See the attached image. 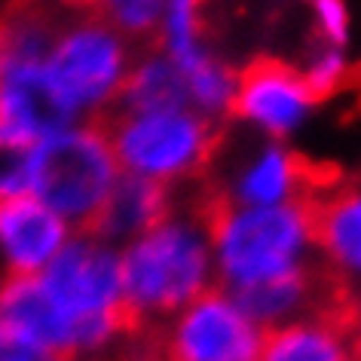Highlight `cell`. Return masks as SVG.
<instances>
[{
	"mask_svg": "<svg viewBox=\"0 0 361 361\" xmlns=\"http://www.w3.org/2000/svg\"><path fill=\"white\" fill-rule=\"evenodd\" d=\"M153 361H251L255 324L221 285H205L175 322H150L144 331Z\"/></svg>",
	"mask_w": 361,
	"mask_h": 361,
	"instance_id": "obj_4",
	"label": "cell"
},
{
	"mask_svg": "<svg viewBox=\"0 0 361 361\" xmlns=\"http://www.w3.org/2000/svg\"><path fill=\"white\" fill-rule=\"evenodd\" d=\"M77 107L56 86L47 65H6L0 68V116L6 123L31 132L34 138H49L65 132Z\"/></svg>",
	"mask_w": 361,
	"mask_h": 361,
	"instance_id": "obj_13",
	"label": "cell"
},
{
	"mask_svg": "<svg viewBox=\"0 0 361 361\" xmlns=\"http://www.w3.org/2000/svg\"><path fill=\"white\" fill-rule=\"evenodd\" d=\"M47 71L74 107H98L123 83L129 59L123 40L111 28L80 16V22L71 25L56 43Z\"/></svg>",
	"mask_w": 361,
	"mask_h": 361,
	"instance_id": "obj_6",
	"label": "cell"
},
{
	"mask_svg": "<svg viewBox=\"0 0 361 361\" xmlns=\"http://www.w3.org/2000/svg\"><path fill=\"white\" fill-rule=\"evenodd\" d=\"M116 361H135L132 355H123V358H116Z\"/></svg>",
	"mask_w": 361,
	"mask_h": 361,
	"instance_id": "obj_20",
	"label": "cell"
},
{
	"mask_svg": "<svg viewBox=\"0 0 361 361\" xmlns=\"http://www.w3.org/2000/svg\"><path fill=\"white\" fill-rule=\"evenodd\" d=\"M205 276L202 230L190 218H178V212L135 239L120 260L123 297L150 322H166L169 312L193 300L205 288Z\"/></svg>",
	"mask_w": 361,
	"mask_h": 361,
	"instance_id": "obj_2",
	"label": "cell"
},
{
	"mask_svg": "<svg viewBox=\"0 0 361 361\" xmlns=\"http://www.w3.org/2000/svg\"><path fill=\"white\" fill-rule=\"evenodd\" d=\"M312 104L315 102L303 71L276 56H255L233 74L227 116L255 120L269 135L285 138Z\"/></svg>",
	"mask_w": 361,
	"mask_h": 361,
	"instance_id": "obj_7",
	"label": "cell"
},
{
	"mask_svg": "<svg viewBox=\"0 0 361 361\" xmlns=\"http://www.w3.org/2000/svg\"><path fill=\"white\" fill-rule=\"evenodd\" d=\"M0 328L37 343L56 355L74 361L77 315H68L52 300L40 273H10L0 285Z\"/></svg>",
	"mask_w": 361,
	"mask_h": 361,
	"instance_id": "obj_11",
	"label": "cell"
},
{
	"mask_svg": "<svg viewBox=\"0 0 361 361\" xmlns=\"http://www.w3.org/2000/svg\"><path fill=\"white\" fill-rule=\"evenodd\" d=\"M251 361H361V300L328 315L267 328Z\"/></svg>",
	"mask_w": 361,
	"mask_h": 361,
	"instance_id": "obj_9",
	"label": "cell"
},
{
	"mask_svg": "<svg viewBox=\"0 0 361 361\" xmlns=\"http://www.w3.org/2000/svg\"><path fill=\"white\" fill-rule=\"evenodd\" d=\"M310 4L315 10V22H319L322 37H328L331 47L340 49L343 43H346V28H349L343 0H310Z\"/></svg>",
	"mask_w": 361,
	"mask_h": 361,
	"instance_id": "obj_17",
	"label": "cell"
},
{
	"mask_svg": "<svg viewBox=\"0 0 361 361\" xmlns=\"http://www.w3.org/2000/svg\"><path fill=\"white\" fill-rule=\"evenodd\" d=\"M49 297L68 315L104 312L123 294L120 257L95 239L80 236L61 245L49 260L47 276H40Z\"/></svg>",
	"mask_w": 361,
	"mask_h": 361,
	"instance_id": "obj_8",
	"label": "cell"
},
{
	"mask_svg": "<svg viewBox=\"0 0 361 361\" xmlns=\"http://www.w3.org/2000/svg\"><path fill=\"white\" fill-rule=\"evenodd\" d=\"M37 138L0 116V196L22 193L31 187V166Z\"/></svg>",
	"mask_w": 361,
	"mask_h": 361,
	"instance_id": "obj_16",
	"label": "cell"
},
{
	"mask_svg": "<svg viewBox=\"0 0 361 361\" xmlns=\"http://www.w3.org/2000/svg\"><path fill=\"white\" fill-rule=\"evenodd\" d=\"M178 209V180L147 178L123 171L114 180L111 193L89 227L80 233L95 242L111 239H138L144 233L157 230Z\"/></svg>",
	"mask_w": 361,
	"mask_h": 361,
	"instance_id": "obj_12",
	"label": "cell"
},
{
	"mask_svg": "<svg viewBox=\"0 0 361 361\" xmlns=\"http://www.w3.org/2000/svg\"><path fill=\"white\" fill-rule=\"evenodd\" d=\"M0 245L13 273H40L65 245V224L34 193L0 196Z\"/></svg>",
	"mask_w": 361,
	"mask_h": 361,
	"instance_id": "obj_14",
	"label": "cell"
},
{
	"mask_svg": "<svg viewBox=\"0 0 361 361\" xmlns=\"http://www.w3.org/2000/svg\"><path fill=\"white\" fill-rule=\"evenodd\" d=\"M114 180L111 147L89 126L80 132H56L37 144L31 166L34 196L61 218L74 221L77 233H83L98 214Z\"/></svg>",
	"mask_w": 361,
	"mask_h": 361,
	"instance_id": "obj_3",
	"label": "cell"
},
{
	"mask_svg": "<svg viewBox=\"0 0 361 361\" xmlns=\"http://www.w3.org/2000/svg\"><path fill=\"white\" fill-rule=\"evenodd\" d=\"M303 236L319 245L340 269L361 273V169L343 175L328 190L303 193L294 202Z\"/></svg>",
	"mask_w": 361,
	"mask_h": 361,
	"instance_id": "obj_10",
	"label": "cell"
},
{
	"mask_svg": "<svg viewBox=\"0 0 361 361\" xmlns=\"http://www.w3.org/2000/svg\"><path fill=\"white\" fill-rule=\"evenodd\" d=\"M303 224L294 205H260L236 212L214 242L221 276L230 288L269 279L300 260Z\"/></svg>",
	"mask_w": 361,
	"mask_h": 361,
	"instance_id": "obj_5",
	"label": "cell"
},
{
	"mask_svg": "<svg viewBox=\"0 0 361 361\" xmlns=\"http://www.w3.org/2000/svg\"><path fill=\"white\" fill-rule=\"evenodd\" d=\"M89 129L102 135L123 171L166 180L209 175L227 141L224 116H193L187 111L135 114L107 102L98 104Z\"/></svg>",
	"mask_w": 361,
	"mask_h": 361,
	"instance_id": "obj_1",
	"label": "cell"
},
{
	"mask_svg": "<svg viewBox=\"0 0 361 361\" xmlns=\"http://www.w3.org/2000/svg\"><path fill=\"white\" fill-rule=\"evenodd\" d=\"M107 104H116L123 111L147 114V111H187L193 107V92L184 71L175 65V59L166 49L141 52L138 61L129 65L123 83L107 98Z\"/></svg>",
	"mask_w": 361,
	"mask_h": 361,
	"instance_id": "obj_15",
	"label": "cell"
},
{
	"mask_svg": "<svg viewBox=\"0 0 361 361\" xmlns=\"http://www.w3.org/2000/svg\"><path fill=\"white\" fill-rule=\"evenodd\" d=\"M0 361H68V358H61L56 352L37 346V343H28L10 331H4V340H0Z\"/></svg>",
	"mask_w": 361,
	"mask_h": 361,
	"instance_id": "obj_18",
	"label": "cell"
},
{
	"mask_svg": "<svg viewBox=\"0 0 361 361\" xmlns=\"http://www.w3.org/2000/svg\"><path fill=\"white\" fill-rule=\"evenodd\" d=\"M340 92H352V95H355V104L349 107L346 120H358V116H361V61H358V65H352V68H343Z\"/></svg>",
	"mask_w": 361,
	"mask_h": 361,
	"instance_id": "obj_19",
	"label": "cell"
}]
</instances>
